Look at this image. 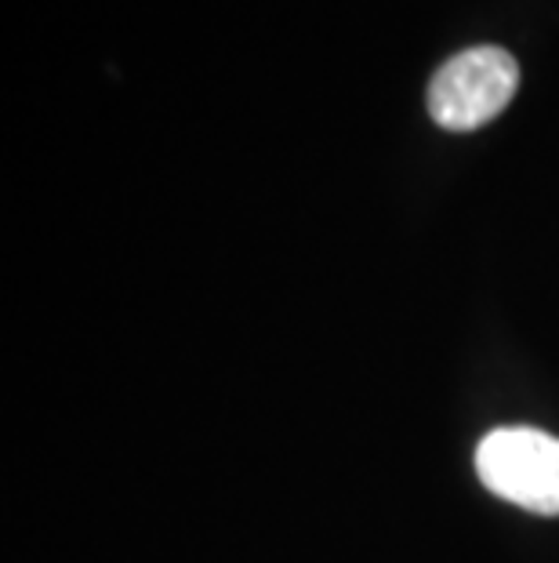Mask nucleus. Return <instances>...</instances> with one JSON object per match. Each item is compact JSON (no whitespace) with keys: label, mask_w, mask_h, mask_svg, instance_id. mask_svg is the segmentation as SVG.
I'll return each mask as SVG.
<instances>
[{"label":"nucleus","mask_w":559,"mask_h":563,"mask_svg":"<svg viewBox=\"0 0 559 563\" xmlns=\"http://www.w3.org/2000/svg\"><path fill=\"white\" fill-rule=\"evenodd\" d=\"M476 473L487 490L513 506L559 517V440L530 426L494 429L476 448Z\"/></svg>","instance_id":"nucleus-1"},{"label":"nucleus","mask_w":559,"mask_h":563,"mask_svg":"<svg viewBox=\"0 0 559 563\" xmlns=\"http://www.w3.org/2000/svg\"><path fill=\"white\" fill-rule=\"evenodd\" d=\"M516 88L519 66L505 47H469L436 69L429 84V113L447 131H476L513 102Z\"/></svg>","instance_id":"nucleus-2"}]
</instances>
